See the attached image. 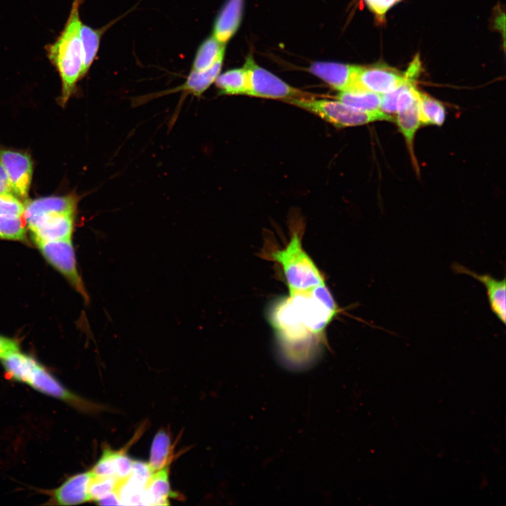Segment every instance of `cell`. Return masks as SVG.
Instances as JSON below:
<instances>
[{
  "mask_svg": "<svg viewBox=\"0 0 506 506\" xmlns=\"http://www.w3.org/2000/svg\"><path fill=\"white\" fill-rule=\"evenodd\" d=\"M339 312L325 283L290 292L271 306L268 320L288 368L303 370L314 362L326 328Z\"/></svg>",
  "mask_w": 506,
  "mask_h": 506,
  "instance_id": "6da1fadb",
  "label": "cell"
},
{
  "mask_svg": "<svg viewBox=\"0 0 506 506\" xmlns=\"http://www.w3.org/2000/svg\"><path fill=\"white\" fill-rule=\"evenodd\" d=\"M82 0H74L63 29L55 41L45 46L46 56L61 80L60 103L65 106L77 91L82 70L80 7Z\"/></svg>",
  "mask_w": 506,
  "mask_h": 506,
  "instance_id": "7a4b0ae2",
  "label": "cell"
},
{
  "mask_svg": "<svg viewBox=\"0 0 506 506\" xmlns=\"http://www.w3.org/2000/svg\"><path fill=\"white\" fill-rule=\"evenodd\" d=\"M6 375L12 380L31 387L41 394L61 400L88 413H97L108 408L87 401L65 387L31 356L17 351L1 360Z\"/></svg>",
  "mask_w": 506,
  "mask_h": 506,
  "instance_id": "3957f363",
  "label": "cell"
},
{
  "mask_svg": "<svg viewBox=\"0 0 506 506\" xmlns=\"http://www.w3.org/2000/svg\"><path fill=\"white\" fill-rule=\"evenodd\" d=\"M270 258L280 265L290 292L306 290L325 283L321 272L302 247L299 230L292 233L285 247L271 252Z\"/></svg>",
  "mask_w": 506,
  "mask_h": 506,
  "instance_id": "277c9868",
  "label": "cell"
},
{
  "mask_svg": "<svg viewBox=\"0 0 506 506\" xmlns=\"http://www.w3.org/2000/svg\"><path fill=\"white\" fill-rule=\"evenodd\" d=\"M287 103L312 112L337 128L365 124L376 121H395L394 117L383 112H365L349 106L338 100L297 98Z\"/></svg>",
  "mask_w": 506,
  "mask_h": 506,
  "instance_id": "5b68a950",
  "label": "cell"
},
{
  "mask_svg": "<svg viewBox=\"0 0 506 506\" xmlns=\"http://www.w3.org/2000/svg\"><path fill=\"white\" fill-rule=\"evenodd\" d=\"M244 67L248 74L249 96L282 99L285 101L312 96L310 93L291 86L271 72L257 65L252 56L247 58Z\"/></svg>",
  "mask_w": 506,
  "mask_h": 506,
  "instance_id": "8992f818",
  "label": "cell"
},
{
  "mask_svg": "<svg viewBox=\"0 0 506 506\" xmlns=\"http://www.w3.org/2000/svg\"><path fill=\"white\" fill-rule=\"evenodd\" d=\"M45 259L82 296L86 301L89 296L78 272L72 239L43 241L36 243Z\"/></svg>",
  "mask_w": 506,
  "mask_h": 506,
  "instance_id": "52a82bcc",
  "label": "cell"
},
{
  "mask_svg": "<svg viewBox=\"0 0 506 506\" xmlns=\"http://www.w3.org/2000/svg\"><path fill=\"white\" fill-rule=\"evenodd\" d=\"M75 214L48 213L26 222L35 243L72 239Z\"/></svg>",
  "mask_w": 506,
  "mask_h": 506,
  "instance_id": "ba28073f",
  "label": "cell"
},
{
  "mask_svg": "<svg viewBox=\"0 0 506 506\" xmlns=\"http://www.w3.org/2000/svg\"><path fill=\"white\" fill-rule=\"evenodd\" d=\"M407 79L405 72L401 73L383 65L363 67L351 90H362L382 95L401 86Z\"/></svg>",
  "mask_w": 506,
  "mask_h": 506,
  "instance_id": "9c48e42d",
  "label": "cell"
},
{
  "mask_svg": "<svg viewBox=\"0 0 506 506\" xmlns=\"http://www.w3.org/2000/svg\"><path fill=\"white\" fill-rule=\"evenodd\" d=\"M0 162L8 176L17 197L20 200H26L33 173L30 157L25 153L0 148Z\"/></svg>",
  "mask_w": 506,
  "mask_h": 506,
  "instance_id": "30bf717a",
  "label": "cell"
},
{
  "mask_svg": "<svg viewBox=\"0 0 506 506\" xmlns=\"http://www.w3.org/2000/svg\"><path fill=\"white\" fill-rule=\"evenodd\" d=\"M223 58L224 54L221 56L216 63L205 71L196 72L190 70L185 82L181 85L171 89L154 93L147 96H143L141 98H140L138 100H134V105H141L146 102V100H150L154 98L177 92H182L186 95L191 94L196 97L202 96L215 82L216 77L219 76L222 67Z\"/></svg>",
  "mask_w": 506,
  "mask_h": 506,
  "instance_id": "8fae6325",
  "label": "cell"
},
{
  "mask_svg": "<svg viewBox=\"0 0 506 506\" xmlns=\"http://www.w3.org/2000/svg\"><path fill=\"white\" fill-rule=\"evenodd\" d=\"M363 66L329 62L313 63L309 71L333 89L339 91L351 90Z\"/></svg>",
  "mask_w": 506,
  "mask_h": 506,
  "instance_id": "7c38bea8",
  "label": "cell"
},
{
  "mask_svg": "<svg viewBox=\"0 0 506 506\" xmlns=\"http://www.w3.org/2000/svg\"><path fill=\"white\" fill-rule=\"evenodd\" d=\"M453 269L462 274L469 275L481 283L486 290L490 309L497 318L506 323V280H498L489 274H479L459 264H454Z\"/></svg>",
  "mask_w": 506,
  "mask_h": 506,
  "instance_id": "4fadbf2b",
  "label": "cell"
},
{
  "mask_svg": "<svg viewBox=\"0 0 506 506\" xmlns=\"http://www.w3.org/2000/svg\"><path fill=\"white\" fill-rule=\"evenodd\" d=\"M91 470L74 474L52 491V500L58 505H74L90 501Z\"/></svg>",
  "mask_w": 506,
  "mask_h": 506,
  "instance_id": "5bb4252c",
  "label": "cell"
},
{
  "mask_svg": "<svg viewBox=\"0 0 506 506\" xmlns=\"http://www.w3.org/2000/svg\"><path fill=\"white\" fill-rule=\"evenodd\" d=\"M78 198L74 195L51 196L26 202L23 212L25 222L48 213L75 214Z\"/></svg>",
  "mask_w": 506,
  "mask_h": 506,
  "instance_id": "9a60e30c",
  "label": "cell"
},
{
  "mask_svg": "<svg viewBox=\"0 0 506 506\" xmlns=\"http://www.w3.org/2000/svg\"><path fill=\"white\" fill-rule=\"evenodd\" d=\"M244 0H227L217 15L212 36L225 44L238 30L242 15Z\"/></svg>",
  "mask_w": 506,
  "mask_h": 506,
  "instance_id": "2e32d148",
  "label": "cell"
},
{
  "mask_svg": "<svg viewBox=\"0 0 506 506\" xmlns=\"http://www.w3.org/2000/svg\"><path fill=\"white\" fill-rule=\"evenodd\" d=\"M169 474V465L152 474L145 486V504L168 505L169 498L175 496Z\"/></svg>",
  "mask_w": 506,
  "mask_h": 506,
  "instance_id": "e0dca14e",
  "label": "cell"
},
{
  "mask_svg": "<svg viewBox=\"0 0 506 506\" xmlns=\"http://www.w3.org/2000/svg\"><path fill=\"white\" fill-rule=\"evenodd\" d=\"M418 106L419 98L410 105L398 110L396 113V117L395 119L400 132L405 138L413 158H414V137L421 124Z\"/></svg>",
  "mask_w": 506,
  "mask_h": 506,
  "instance_id": "ac0fdd59",
  "label": "cell"
},
{
  "mask_svg": "<svg viewBox=\"0 0 506 506\" xmlns=\"http://www.w3.org/2000/svg\"><path fill=\"white\" fill-rule=\"evenodd\" d=\"M105 27L95 29L84 23L80 29V38L82 48V70L81 79L89 72L97 56L102 35Z\"/></svg>",
  "mask_w": 506,
  "mask_h": 506,
  "instance_id": "d6986e66",
  "label": "cell"
},
{
  "mask_svg": "<svg viewBox=\"0 0 506 506\" xmlns=\"http://www.w3.org/2000/svg\"><path fill=\"white\" fill-rule=\"evenodd\" d=\"M214 82L220 94L231 96L248 94V74L244 67L230 70L219 74Z\"/></svg>",
  "mask_w": 506,
  "mask_h": 506,
  "instance_id": "ffe728a7",
  "label": "cell"
},
{
  "mask_svg": "<svg viewBox=\"0 0 506 506\" xmlns=\"http://www.w3.org/2000/svg\"><path fill=\"white\" fill-rule=\"evenodd\" d=\"M224 53L225 44L220 43L212 36L204 40L197 48L190 70L205 71L209 69Z\"/></svg>",
  "mask_w": 506,
  "mask_h": 506,
  "instance_id": "44dd1931",
  "label": "cell"
},
{
  "mask_svg": "<svg viewBox=\"0 0 506 506\" xmlns=\"http://www.w3.org/2000/svg\"><path fill=\"white\" fill-rule=\"evenodd\" d=\"M336 100L353 108L365 111H380L381 95L362 90L339 91Z\"/></svg>",
  "mask_w": 506,
  "mask_h": 506,
  "instance_id": "7402d4cb",
  "label": "cell"
},
{
  "mask_svg": "<svg viewBox=\"0 0 506 506\" xmlns=\"http://www.w3.org/2000/svg\"><path fill=\"white\" fill-rule=\"evenodd\" d=\"M171 450L170 436L164 429L159 431L153 438L148 462L153 472L169 465Z\"/></svg>",
  "mask_w": 506,
  "mask_h": 506,
  "instance_id": "603a6c76",
  "label": "cell"
},
{
  "mask_svg": "<svg viewBox=\"0 0 506 506\" xmlns=\"http://www.w3.org/2000/svg\"><path fill=\"white\" fill-rule=\"evenodd\" d=\"M418 108L421 124H443L446 110L441 102L420 91Z\"/></svg>",
  "mask_w": 506,
  "mask_h": 506,
  "instance_id": "cb8c5ba5",
  "label": "cell"
},
{
  "mask_svg": "<svg viewBox=\"0 0 506 506\" xmlns=\"http://www.w3.org/2000/svg\"><path fill=\"white\" fill-rule=\"evenodd\" d=\"M26 228L23 216L0 214V239L24 241L27 235Z\"/></svg>",
  "mask_w": 506,
  "mask_h": 506,
  "instance_id": "d4e9b609",
  "label": "cell"
},
{
  "mask_svg": "<svg viewBox=\"0 0 506 506\" xmlns=\"http://www.w3.org/2000/svg\"><path fill=\"white\" fill-rule=\"evenodd\" d=\"M126 480L119 479L115 476L93 475L89 488L90 501L96 502L100 498L111 491H119Z\"/></svg>",
  "mask_w": 506,
  "mask_h": 506,
  "instance_id": "484cf974",
  "label": "cell"
},
{
  "mask_svg": "<svg viewBox=\"0 0 506 506\" xmlns=\"http://www.w3.org/2000/svg\"><path fill=\"white\" fill-rule=\"evenodd\" d=\"M117 450L106 448L93 467L91 469L96 476H115V459Z\"/></svg>",
  "mask_w": 506,
  "mask_h": 506,
  "instance_id": "4316f807",
  "label": "cell"
},
{
  "mask_svg": "<svg viewBox=\"0 0 506 506\" xmlns=\"http://www.w3.org/2000/svg\"><path fill=\"white\" fill-rule=\"evenodd\" d=\"M134 461L123 451H118L115 459V477L128 479L132 473Z\"/></svg>",
  "mask_w": 506,
  "mask_h": 506,
  "instance_id": "83f0119b",
  "label": "cell"
},
{
  "mask_svg": "<svg viewBox=\"0 0 506 506\" xmlns=\"http://www.w3.org/2000/svg\"><path fill=\"white\" fill-rule=\"evenodd\" d=\"M25 205L16 197L0 196V214L23 216Z\"/></svg>",
  "mask_w": 506,
  "mask_h": 506,
  "instance_id": "f1b7e54d",
  "label": "cell"
},
{
  "mask_svg": "<svg viewBox=\"0 0 506 506\" xmlns=\"http://www.w3.org/2000/svg\"><path fill=\"white\" fill-rule=\"evenodd\" d=\"M369 8L382 18L386 12L400 0H364Z\"/></svg>",
  "mask_w": 506,
  "mask_h": 506,
  "instance_id": "f546056e",
  "label": "cell"
},
{
  "mask_svg": "<svg viewBox=\"0 0 506 506\" xmlns=\"http://www.w3.org/2000/svg\"><path fill=\"white\" fill-rule=\"evenodd\" d=\"M20 351L18 342L13 339L0 335V359Z\"/></svg>",
  "mask_w": 506,
  "mask_h": 506,
  "instance_id": "4dcf8cb0",
  "label": "cell"
},
{
  "mask_svg": "<svg viewBox=\"0 0 506 506\" xmlns=\"http://www.w3.org/2000/svg\"><path fill=\"white\" fill-rule=\"evenodd\" d=\"M0 196H4V197L14 196V197H17V196L15 193V191L13 188V186L8 179V176L1 162H0Z\"/></svg>",
  "mask_w": 506,
  "mask_h": 506,
  "instance_id": "1f68e13d",
  "label": "cell"
},
{
  "mask_svg": "<svg viewBox=\"0 0 506 506\" xmlns=\"http://www.w3.org/2000/svg\"><path fill=\"white\" fill-rule=\"evenodd\" d=\"M96 502L103 505H121L119 491H113L104 495L100 498Z\"/></svg>",
  "mask_w": 506,
  "mask_h": 506,
  "instance_id": "d6a6232c",
  "label": "cell"
}]
</instances>
